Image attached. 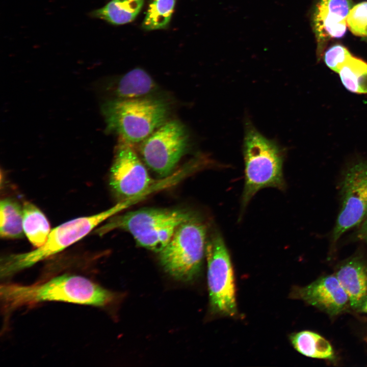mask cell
I'll use <instances>...</instances> for the list:
<instances>
[{
    "label": "cell",
    "instance_id": "7402d4cb",
    "mask_svg": "<svg viewBox=\"0 0 367 367\" xmlns=\"http://www.w3.org/2000/svg\"><path fill=\"white\" fill-rule=\"evenodd\" d=\"M352 56L345 46L337 44L330 47L324 54V61L332 70L338 73L342 65Z\"/></svg>",
    "mask_w": 367,
    "mask_h": 367
},
{
    "label": "cell",
    "instance_id": "cb8c5ba5",
    "mask_svg": "<svg viewBox=\"0 0 367 367\" xmlns=\"http://www.w3.org/2000/svg\"><path fill=\"white\" fill-rule=\"evenodd\" d=\"M359 310L362 312L367 313V295Z\"/></svg>",
    "mask_w": 367,
    "mask_h": 367
},
{
    "label": "cell",
    "instance_id": "8992f818",
    "mask_svg": "<svg viewBox=\"0 0 367 367\" xmlns=\"http://www.w3.org/2000/svg\"><path fill=\"white\" fill-rule=\"evenodd\" d=\"M207 241V227L199 216L183 223L159 252L162 266L176 279L193 280L200 270Z\"/></svg>",
    "mask_w": 367,
    "mask_h": 367
},
{
    "label": "cell",
    "instance_id": "9a60e30c",
    "mask_svg": "<svg viewBox=\"0 0 367 367\" xmlns=\"http://www.w3.org/2000/svg\"><path fill=\"white\" fill-rule=\"evenodd\" d=\"M294 348L306 356L332 360L334 353L330 343L321 335L311 331L304 330L290 335Z\"/></svg>",
    "mask_w": 367,
    "mask_h": 367
},
{
    "label": "cell",
    "instance_id": "d6986e66",
    "mask_svg": "<svg viewBox=\"0 0 367 367\" xmlns=\"http://www.w3.org/2000/svg\"><path fill=\"white\" fill-rule=\"evenodd\" d=\"M338 73L348 91L357 94L367 93V62L352 55Z\"/></svg>",
    "mask_w": 367,
    "mask_h": 367
},
{
    "label": "cell",
    "instance_id": "5b68a950",
    "mask_svg": "<svg viewBox=\"0 0 367 367\" xmlns=\"http://www.w3.org/2000/svg\"><path fill=\"white\" fill-rule=\"evenodd\" d=\"M125 207L123 203H119L101 213L77 218L57 226L50 230L45 242L40 247L28 252L5 256L1 260V277L12 276L63 251Z\"/></svg>",
    "mask_w": 367,
    "mask_h": 367
},
{
    "label": "cell",
    "instance_id": "d4e9b609",
    "mask_svg": "<svg viewBox=\"0 0 367 367\" xmlns=\"http://www.w3.org/2000/svg\"><path fill=\"white\" fill-rule=\"evenodd\" d=\"M361 40L367 43V37H362Z\"/></svg>",
    "mask_w": 367,
    "mask_h": 367
},
{
    "label": "cell",
    "instance_id": "ac0fdd59",
    "mask_svg": "<svg viewBox=\"0 0 367 367\" xmlns=\"http://www.w3.org/2000/svg\"><path fill=\"white\" fill-rule=\"evenodd\" d=\"M144 0H111L97 10V17L114 24H123L132 21L138 15Z\"/></svg>",
    "mask_w": 367,
    "mask_h": 367
},
{
    "label": "cell",
    "instance_id": "7c38bea8",
    "mask_svg": "<svg viewBox=\"0 0 367 367\" xmlns=\"http://www.w3.org/2000/svg\"><path fill=\"white\" fill-rule=\"evenodd\" d=\"M353 6L352 0H320L317 4L312 24L319 60L327 42L345 35L347 17Z\"/></svg>",
    "mask_w": 367,
    "mask_h": 367
},
{
    "label": "cell",
    "instance_id": "ffe728a7",
    "mask_svg": "<svg viewBox=\"0 0 367 367\" xmlns=\"http://www.w3.org/2000/svg\"><path fill=\"white\" fill-rule=\"evenodd\" d=\"M176 0H151L142 27L147 31L167 28L171 18Z\"/></svg>",
    "mask_w": 367,
    "mask_h": 367
},
{
    "label": "cell",
    "instance_id": "5bb4252c",
    "mask_svg": "<svg viewBox=\"0 0 367 367\" xmlns=\"http://www.w3.org/2000/svg\"><path fill=\"white\" fill-rule=\"evenodd\" d=\"M156 88L154 81L144 70L129 71L119 80L115 89L117 99H128L148 97Z\"/></svg>",
    "mask_w": 367,
    "mask_h": 367
},
{
    "label": "cell",
    "instance_id": "9c48e42d",
    "mask_svg": "<svg viewBox=\"0 0 367 367\" xmlns=\"http://www.w3.org/2000/svg\"><path fill=\"white\" fill-rule=\"evenodd\" d=\"M188 132L175 120L166 121L143 140L140 153L143 162L159 176H167L187 151Z\"/></svg>",
    "mask_w": 367,
    "mask_h": 367
},
{
    "label": "cell",
    "instance_id": "2e32d148",
    "mask_svg": "<svg viewBox=\"0 0 367 367\" xmlns=\"http://www.w3.org/2000/svg\"><path fill=\"white\" fill-rule=\"evenodd\" d=\"M22 211L24 233L35 247H39L51 230L49 223L42 211L30 202H23Z\"/></svg>",
    "mask_w": 367,
    "mask_h": 367
},
{
    "label": "cell",
    "instance_id": "484cf974",
    "mask_svg": "<svg viewBox=\"0 0 367 367\" xmlns=\"http://www.w3.org/2000/svg\"><path fill=\"white\" fill-rule=\"evenodd\" d=\"M364 339H365V341H366V343H367V335H366V336L365 337Z\"/></svg>",
    "mask_w": 367,
    "mask_h": 367
},
{
    "label": "cell",
    "instance_id": "8fae6325",
    "mask_svg": "<svg viewBox=\"0 0 367 367\" xmlns=\"http://www.w3.org/2000/svg\"><path fill=\"white\" fill-rule=\"evenodd\" d=\"M290 297L301 300L330 316L341 313L349 303L348 295L333 275L321 277L304 286H295Z\"/></svg>",
    "mask_w": 367,
    "mask_h": 367
},
{
    "label": "cell",
    "instance_id": "e0dca14e",
    "mask_svg": "<svg viewBox=\"0 0 367 367\" xmlns=\"http://www.w3.org/2000/svg\"><path fill=\"white\" fill-rule=\"evenodd\" d=\"M0 235L4 239H18L23 238L22 206L12 198L2 199L0 203Z\"/></svg>",
    "mask_w": 367,
    "mask_h": 367
},
{
    "label": "cell",
    "instance_id": "52a82bcc",
    "mask_svg": "<svg viewBox=\"0 0 367 367\" xmlns=\"http://www.w3.org/2000/svg\"><path fill=\"white\" fill-rule=\"evenodd\" d=\"M207 283L211 309L220 315L237 312L233 271L230 256L221 233L215 230L207 240Z\"/></svg>",
    "mask_w": 367,
    "mask_h": 367
},
{
    "label": "cell",
    "instance_id": "30bf717a",
    "mask_svg": "<svg viewBox=\"0 0 367 367\" xmlns=\"http://www.w3.org/2000/svg\"><path fill=\"white\" fill-rule=\"evenodd\" d=\"M128 143L123 140L117 147L109 182L116 196L126 200L140 196L152 182L145 166Z\"/></svg>",
    "mask_w": 367,
    "mask_h": 367
},
{
    "label": "cell",
    "instance_id": "ba28073f",
    "mask_svg": "<svg viewBox=\"0 0 367 367\" xmlns=\"http://www.w3.org/2000/svg\"><path fill=\"white\" fill-rule=\"evenodd\" d=\"M338 190L339 211L330 237L333 247L346 232L367 216V160L357 161L344 170Z\"/></svg>",
    "mask_w": 367,
    "mask_h": 367
},
{
    "label": "cell",
    "instance_id": "7a4b0ae2",
    "mask_svg": "<svg viewBox=\"0 0 367 367\" xmlns=\"http://www.w3.org/2000/svg\"><path fill=\"white\" fill-rule=\"evenodd\" d=\"M243 143L244 186L242 213L260 190L274 188L283 191L286 188L283 174L285 148L261 134L248 117L245 119Z\"/></svg>",
    "mask_w": 367,
    "mask_h": 367
},
{
    "label": "cell",
    "instance_id": "3957f363",
    "mask_svg": "<svg viewBox=\"0 0 367 367\" xmlns=\"http://www.w3.org/2000/svg\"><path fill=\"white\" fill-rule=\"evenodd\" d=\"M196 216L184 209L141 208L111 218L98 232L103 234L114 229L123 230L130 233L139 246L159 253L181 224Z\"/></svg>",
    "mask_w": 367,
    "mask_h": 367
},
{
    "label": "cell",
    "instance_id": "6da1fadb",
    "mask_svg": "<svg viewBox=\"0 0 367 367\" xmlns=\"http://www.w3.org/2000/svg\"><path fill=\"white\" fill-rule=\"evenodd\" d=\"M0 296L5 314L18 308L46 301H59L97 307L111 303L115 296L88 278L64 274L32 285L5 283Z\"/></svg>",
    "mask_w": 367,
    "mask_h": 367
},
{
    "label": "cell",
    "instance_id": "603a6c76",
    "mask_svg": "<svg viewBox=\"0 0 367 367\" xmlns=\"http://www.w3.org/2000/svg\"><path fill=\"white\" fill-rule=\"evenodd\" d=\"M352 237L354 240L367 244V216L356 227Z\"/></svg>",
    "mask_w": 367,
    "mask_h": 367
},
{
    "label": "cell",
    "instance_id": "44dd1931",
    "mask_svg": "<svg viewBox=\"0 0 367 367\" xmlns=\"http://www.w3.org/2000/svg\"><path fill=\"white\" fill-rule=\"evenodd\" d=\"M346 20L347 27L354 35L367 37V2L353 6Z\"/></svg>",
    "mask_w": 367,
    "mask_h": 367
},
{
    "label": "cell",
    "instance_id": "277c9868",
    "mask_svg": "<svg viewBox=\"0 0 367 367\" xmlns=\"http://www.w3.org/2000/svg\"><path fill=\"white\" fill-rule=\"evenodd\" d=\"M102 111L107 129L129 143L145 140L166 122L169 107L163 100L151 97L106 102Z\"/></svg>",
    "mask_w": 367,
    "mask_h": 367
},
{
    "label": "cell",
    "instance_id": "4fadbf2b",
    "mask_svg": "<svg viewBox=\"0 0 367 367\" xmlns=\"http://www.w3.org/2000/svg\"><path fill=\"white\" fill-rule=\"evenodd\" d=\"M335 276L348 295L351 307L359 310L367 295V263L363 257H351L343 263Z\"/></svg>",
    "mask_w": 367,
    "mask_h": 367
}]
</instances>
